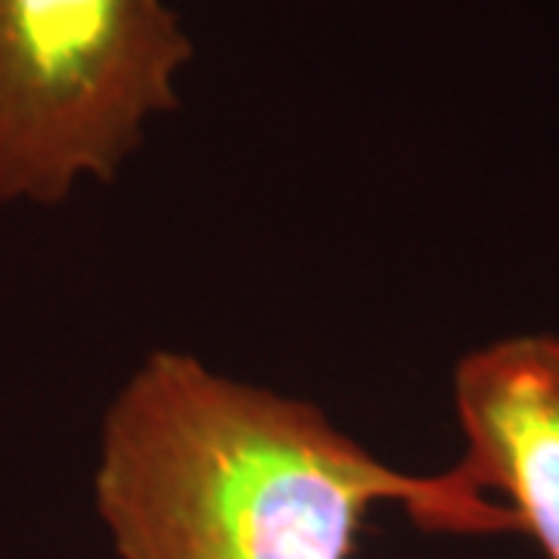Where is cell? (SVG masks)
Here are the masks:
<instances>
[{
	"label": "cell",
	"instance_id": "6da1fadb",
	"mask_svg": "<svg viewBox=\"0 0 559 559\" xmlns=\"http://www.w3.org/2000/svg\"><path fill=\"white\" fill-rule=\"evenodd\" d=\"M94 498L119 559H352L380 503L426 532H513L454 469L401 473L314 404L171 348L109 404Z\"/></svg>",
	"mask_w": 559,
	"mask_h": 559
},
{
	"label": "cell",
	"instance_id": "7a4b0ae2",
	"mask_svg": "<svg viewBox=\"0 0 559 559\" xmlns=\"http://www.w3.org/2000/svg\"><path fill=\"white\" fill-rule=\"evenodd\" d=\"M190 60L168 0H0V205L116 180Z\"/></svg>",
	"mask_w": 559,
	"mask_h": 559
},
{
	"label": "cell",
	"instance_id": "3957f363",
	"mask_svg": "<svg viewBox=\"0 0 559 559\" xmlns=\"http://www.w3.org/2000/svg\"><path fill=\"white\" fill-rule=\"evenodd\" d=\"M466 454L454 466L500 503L544 559H559V336H507L469 352L454 373Z\"/></svg>",
	"mask_w": 559,
	"mask_h": 559
}]
</instances>
